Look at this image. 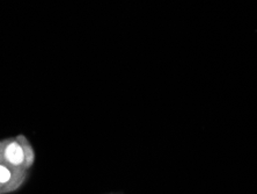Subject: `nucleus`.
<instances>
[{
    "mask_svg": "<svg viewBox=\"0 0 257 194\" xmlns=\"http://www.w3.org/2000/svg\"><path fill=\"white\" fill-rule=\"evenodd\" d=\"M28 170L0 161V194L17 191L27 178Z\"/></svg>",
    "mask_w": 257,
    "mask_h": 194,
    "instance_id": "f03ea898",
    "label": "nucleus"
},
{
    "mask_svg": "<svg viewBox=\"0 0 257 194\" xmlns=\"http://www.w3.org/2000/svg\"><path fill=\"white\" fill-rule=\"evenodd\" d=\"M0 161L28 170L35 161V154L28 140L20 135L0 142Z\"/></svg>",
    "mask_w": 257,
    "mask_h": 194,
    "instance_id": "f257e3e1",
    "label": "nucleus"
}]
</instances>
